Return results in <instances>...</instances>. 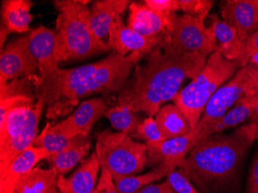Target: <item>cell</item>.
I'll list each match as a JSON object with an SVG mask.
<instances>
[{"mask_svg":"<svg viewBox=\"0 0 258 193\" xmlns=\"http://www.w3.org/2000/svg\"><path fill=\"white\" fill-rule=\"evenodd\" d=\"M202 127L197 124L195 128L181 137L166 139L162 142L147 143L148 166L159 165L172 160H184L185 155L192 150L200 141Z\"/></svg>","mask_w":258,"mask_h":193,"instance_id":"5bb4252c","label":"cell"},{"mask_svg":"<svg viewBox=\"0 0 258 193\" xmlns=\"http://www.w3.org/2000/svg\"><path fill=\"white\" fill-rule=\"evenodd\" d=\"M258 69L251 65L240 68L210 98L198 124L205 130L223 117L240 100L257 93Z\"/></svg>","mask_w":258,"mask_h":193,"instance_id":"ba28073f","label":"cell"},{"mask_svg":"<svg viewBox=\"0 0 258 193\" xmlns=\"http://www.w3.org/2000/svg\"><path fill=\"white\" fill-rule=\"evenodd\" d=\"M247 193H258V150L250 167Z\"/></svg>","mask_w":258,"mask_h":193,"instance_id":"d590c367","label":"cell"},{"mask_svg":"<svg viewBox=\"0 0 258 193\" xmlns=\"http://www.w3.org/2000/svg\"><path fill=\"white\" fill-rule=\"evenodd\" d=\"M136 193H175L167 180L159 184H151L141 188Z\"/></svg>","mask_w":258,"mask_h":193,"instance_id":"8d00e7d4","label":"cell"},{"mask_svg":"<svg viewBox=\"0 0 258 193\" xmlns=\"http://www.w3.org/2000/svg\"><path fill=\"white\" fill-rule=\"evenodd\" d=\"M40 81V76H36L0 84V127H4L12 109L37 102Z\"/></svg>","mask_w":258,"mask_h":193,"instance_id":"7c38bea8","label":"cell"},{"mask_svg":"<svg viewBox=\"0 0 258 193\" xmlns=\"http://www.w3.org/2000/svg\"><path fill=\"white\" fill-rule=\"evenodd\" d=\"M46 96L38 94L37 102L12 109L4 127H0V175L37 139L38 124Z\"/></svg>","mask_w":258,"mask_h":193,"instance_id":"8992f818","label":"cell"},{"mask_svg":"<svg viewBox=\"0 0 258 193\" xmlns=\"http://www.w3.org/2000/svg\"><path fill=\"white\" fill-rule=\"evenodd\" d=\"M256 139H257V140H258V120H257V124H256Z\"/></svg>","mask_w":258,"mask_h":193,"instance_id":"60d3db41","label":"cell"},{"mask_svg":"<svg viewBox=\"0 0 258 193\" xmlns=\"http://www.w3.org/2000/svg\"><path fill=\"white\" fill-rule=\"evenodd\" d=\"M0 193H17V192H16L15 190L11 189V190H7V191H0Z\"/></svg>","mask_w":258,"mask_h":193,"instance_id":"ab89813d","label":"cell"},{"mask_svg":"<svg viewBox=\"0 0 258 193\" xmlns=\"http://www.w3.org/2000/svg\"><path fill=\"white\" fill-rule=\"evenodd\" d=\"M181 162L179 160L169 161L157 165L153 170L144 175L118 177L113 179L120 193H136L141 188L169 175V172L179 167Z\"/></svg>","mask_w":258,"mask_h":193,"instance_id":"484cf974","label":"cell"},{"mask_svg":"<svg viewBox=\"0 0 258 193\" xmlns=\"http://www.w3.org/2000/svg\"><path fill=\"white\" fill-rule=\"evenodd\" d=\"M33 3L30 0H4L2 2V25L11 33H29L33 15Z\"/></svg>","mask_w":258,"mask_h":193,"instance_id":"cb8c5ba5","label":"cell"},{"mask_svg":"<svg viewBox=\"0 0 258 193\" xmlns=\"http://www.w3.org/2000/svg\"><path fill=\"white\" fill-rule=\"evenodd\" d=\"M55 34L56 31L43 26L30 33V49L38 65L40 85L48 82L59 68L53 56Z\"/></svg>","mask_w":258,"mask_h":193,"instance_id":"2e32d148","label":"cell"},{"mask_svg":"<svg viewBox=\"0 0 258 193\" xmlns=\"http://www.w3.org/2000/svg\"><path fill=\"white\" fill-rule=\"evenodd\" d=\"M53 3L58 11L53 48L57 65L111 50L106 42L97 38L91 31L88 2L55 0Z\"/></svg>","mask_w":258,"mask_h":193,"instance_id":"277c9868","label":"cell"},{"mask_svg":"<svg viewBox=\"0 0 258 193\" xmlns=\"http://www.w3.org/2000/svg\"><path fill=\"white\" fill-rule=\"evenodd\" d=\"M257 120L254 117L229 134L217 133L199 141L178 167L179 172L201 185L233 182L256 139Z\"/></svg>","mask_w":258,"mask_h":193,"instance_id":"3957f363","label":"cell"},{"mask_svg":"<svg viewBox=\"0 0 258 193\" xmlns=\"http://www.w3.org/2000/svg\"><path fill=\"white\" fill-rule=\"evenodd\" d=\"M131 137L142 139L146 142V144L166 140L161 132L156 120L151 116L138 124L136 132Z\"/></svg>","mask_w":258,"mask_h":193,"instance_id":"f546056e","label":"cell"},{"mask_svg":"<svg viewBox=\"0 0 258 193\" xmlns=\"http://www.w3.org/2000/svg\"><path fill=\"white\" fill-rule=\"evenodd\" d=\"M135 68L118 93L117 105L153 117L166 101L173 99L187 78L194 79L207 56L175 49L165 38Z\"/></svg>","mask_w":258,"mask_h":193,"instance_id":"6da1fadb","label":"cell"},{"mask_svg":"<svg viewBox=\"0 0 258 193\" xmlns=\"http://www.w3.org/2000/svg\"><path fill=\"white\" fill-rule=\"evenodd\" d=\"M256 114L258 117V105H257V104H256Z\"/></svg>","mask_w":258,"mask_h":193,"instance_id":"b9f144b4","label":"cell"},{"mask_svg":"<svg viewBox=\"0 0 258 193\" xmlns=\"http://www.w3.org/2000/svg\"><path fill=\"white\" fill-rule=\"evenodd\" d=\"M180 10L185 13V15L197 17L204 23L205 19L210 14L214 1L212 0H178Z\"/></svg>","mask_w":258,"mask_h":193,"instance_id":"4dcf8cb0","label":"cell"},{"mask_svg":"<svg viewBox=\"0 0 258 193\" xmlns=\"http://www.w3.org/2000/svg\"><path fill=\"white\" fill-rule=\"evenodd\" d=\"M50 155L43 148L34 146L27 148L0 175V191L14 189L19 178L30 172L40 161L46 159Z\"/></svg>","mask_w":258,"mask_h":193,"instance_id":"ffe728a7","label":"cell"},{"mask_svg":"<svg viewBox=\"0 0 258 193\" xmlns=\"http://www.w3.org/2000/svg\"><path fill=\"white\" fill-rule=\"evenodd\" d=\"M72 139L62 134L54 124L47 122L40 136L35 139L33 146L43 148L50 154L56 153L68 147Z\"/></svg>","mask_w":258,"mask_h":193,"instance_id":"f1b7e54d","label":"cell"},{"mask_svg":"<svg viewBox=\"0 0 258 193\" xmlns=\"http://www.w3.org/2000/svg\"><path fill=\"white\" fill-rule=\"evenodd\" d=\"M155 120L166 139L181 137L192 130L186 117L175 104H169L161 107Z\"/></svg>","mask_w":258,"mask_h":193,"instance_id":"4316f807","label":"cell"},{"mask_svg":"<svg viewBox=\"0 0 258 193\" xmlns=\"http://www.w3.org/2000/svg\"><path fill=\"white\" fill-rule=\"evenodd\" d=\"M210 23L217 39L215 51L228 60L238 62L243 55L244 44L239 38L237 31L216 14L210 16Z\"/></svg>","mask_w":258,"mask_h":193,"instance_id":"7402d4cb","label":"cell"},{"mask_svg":"<svg viewBox=\"0 0 258 193\" xmlns=\"http://www.w3.org/2000/svg\"><path fill=\"white\" fill-rule=\"evenodd\" d=\"M108 109V104L104 98H91L81 103L72 115L54 126L68 139L79 135L88 136L93 125L104 116Z\"/></svg>","mask_w":258,"mask_h":193,"instance_id":"9a60e30c","label":"cell"},{"mask_svg":"<svg viewBox=\"0 0 258 193\" xmlns=\"http://www.w3.org/2000/svg\"><path fill=\"white\" fill-rule=\"evenodd\" d=\"M145 56L139 52L121 56L111 51L95 63L72 69L58 68L48 82L39 86V94L46 95L47 116L65 115L80 100L92 94H118Z\"/></svg>","mask_w":258,"mask_h":193,"instance_id":"7a4b0ae2","label":"cell"},{"mask_svg":"<svg viewBox=\"0 0 258 193\" xmlns=\"http://www.w3.org/2000/svg\"><path fill=\"white\" fill-rule=\"evenodd\" d=\"M91 149V138L88 136H75L72 138L68 147L61 152L50 154L46 160L50 168L55 169L58 175H64L75 168L79 162L89 153Z\"/></svg>","mask_w":258,"mask_h":193,"instance_id":"44dd1931","label":"cell"},{"mask_svg":"<svg viewBox=\"0 0 258 193\" xmlns=\"http://www.w3.org/2000/svg\"><path fill=\"white\" fill-rule=\"evenodd\" d=\"M59 193H61V192H59Z\"/></svg>","mask_w":258,"mask_h":193,"instance_id":"ee69618b","label":"cell"},{"mask_svg":"<svg viewBox=\"0 0 258 193\" xmlns=\"http://www.w3.org/2000/svg\"><path fill=\"white\" fill-rule=\"evenodd\" d=\"M222 20L237 31L243 44L258 30V0H223Z\"/></svg>","mask_w":258,"mask_h":193,"instance_id":"8fae6325","label":"cell"},{"mask_svg":"<svg viewBox=\"0 0 258 193\" xmlns=\"http://www.w3.org/2000/svg\"><path fill=\"white\" fill-rule=\"evenodd\" d=\"M130 4L128 0H98L93 3L90 9V27L95 37L103 41L108 39L111 23L121 17Z\"/></svg>","mask_w":258,"mask_h":193,"instance_id":"d6986e66","label":"cell"},{"mask_svg":"<svg viewBox=\"0 0 258 193\" xmlns=\"http://www.w3.org/2000/svg\"><path fill=\"white\" fill-rule=\"evenodd\" d=\"M92 193H120L116 188L112 175L104 167H101L99 180Z\"/></svg>","mask_w":258,"mask_h":193,"instance_id":"d6a6232c","label":"cell"},{"mask_svg":"<svg viewBox=\"0 0 258 193\" xmlns=\"http://www.w3.org/2000/svg\"><path fill=\"white\" fill-rule=\"evenodd\" d=\"M249 65H253L255 68L258 69V53H254L250 56L248 61Z\"/></svg>","mask_w":258,"mask_h":193,"instance_id":"f35d334b","label":"cell"},{"mask_svg":"<svg viewBox=\"0 0 258 193\" xmlns=\"http://www.w3.org/2000/svg\"><path fill=\"white\" fill-rule=\"evenodd\" d=\"M100 165L96 152L81 162L79 168L71 176L58 175L57 185L61 193H92L96 187Z\"/></svg>","mask_w":258,"mask_h":193,"instance_id":"ac0fdd59","label":"cell"},{"mask_svg":"<svg viewBox=\"0 0 258 193\" xmlns=\"http://www.w3.org/2000/svg\"><path fill=\"white\" fill-rule=\"evenodd\" d=\"M165 36V35H164ZM164 36L146 37L129 28L122 17L116 18L110 27L107 44L111 51L126 56L129 52H139L149 54L162 41Z\"/></svg>","mask_w":258,"mask_h":193,"instance_id":"4fadbf2b","label":"cell"},{"mask_svg":"<svg viewBox=\"0 0 258 193\" xmlns=\"http://www.w3.org/2000/svg\"><path fill=\"white\" fill-rule=\"evenodd\" d=\"M167 181L176 193H199L188 179L179 171H172L167 175Z\"/></svg>","mask_w":258,"mask_h":193,"instance_id":"1f68e13d","label":"cell"},{"mask_svg":"<svg viewBox=\"0 0 258 193\" xmlns=\"http://www.w3.org/2000/svg\"><path fill=\"white\" fill-rule=\"evenodd\" d=\"M240 68L238 62L228 60L214 51L207 58L200 74L174 97L172 101L186 117L192 129L200 122L210 98Z\"/></svg>","mask_w":258,"mask_h":193,"instance_id":"5b68a950","label":"cell"},{"mask_svg":"<svg viewBox=\"0 0 258 193\" xmlns=\"http://www.w3.org/2000/svg\"><path fill=\"white\" fill-rule=\"evenodd\" d=\"M256 53H258V30L245 43L243 55L238 61L240 68L247 66L250 56Z\"/></svg>","mask_w":258,"mask_h":193,"instance_id":"e575fe53","label":"cell"},{"mask_svg":"<svg viewBox=\"0 0 258 193\" xmlns=\"http://www.w3.org/2000/svg\"><path fill=\"white\" fill-rule=\"evenodd\" d=\"M96 154L101 167L113 178L132 176L147 164V146L133 140L124 132L106 130L97 136Z\"/></svg>","mask_w":258,"mask_h":193,"instance_id":"52a82bcc","label":"cell"},{"mask_svg":"<svg viewBox=\"0 0 258 193\" xmlns=\"http://www.w3.org/2000/svg\"><path fill=\"white\" fill-rule=\"evenodd\" d=\"M143 3L151 10L159 13L172 14L180 10L178 0H145Z\"/></svg>","mask_w":258,"mask_h":193,"instance_id":"836d02e7","label":"cell"},{"mask_svg":"<svg viewBox=\"0 0 258 193\" xmlns=\"http://www.w3.org/2000/svg\"><path fill=\"white\" fill-rule=\"evenodd\" d=\"M37 59L30 51V33L7 43L0 56V84L40 76Z\"/></svg>","mask_w":258,"mask_h":193,"instance_id":"30bf717a","label":"cell"},{"mask_svg":"<svg viewBox=\"0 0 258 193\" xmlns=\"http://www.w3.org/2000/svg\"><path fill=\"white\" fill-rule=\"evenodd\" d=\"M10 33V32L4 26H1V29H0V46H1V51L4 49V43H5L7 37H8Z\"/></svg>","mask_w":258,"mask_h":193,"instance_id":"74e56055","label":"cell"},{"mask_svg":"<svg viewBox=\"0 0 258 193\" xmlns=\"http://www.w3.org/2000/svg\"><path fill=\"white\" fill-rule=\"evenodd\" d=\"M57 178L53 168H34L19 178L14 190L17 193H59Z\"/></svg>","mask_w":258,"mask_h":193,"instance_id":"d4e9b609","label":"cell"},{"mask_svg":"<svg viewBox=\"0 0 258 193\" xmlns=\"http://www.w3.org/2000/svg\"><path fill=\"white\" fill-rule=\"evenodd\" d=\"M165 38L177 50L207 56L215 51L217 46L212 27H206L197 17L175 13L169 14Z\"/></svg>","mask_w":258,"mask_h":193,"instance_id":"9c48e42d","label":"cell"},{"mask_svg":"<svg viewBox=\"0 0 258 193\" xmlns=\"http://www.w3.org/2000/svg\"><path fill=\"white\" fill-rule=\"evenodd\" d=\"M256 104L258 105V87H257V93H256Z\"/></svg>","mask_w":258,"mask_h":193,"instance_id":"7bdbcfd3","label":"cell"},{"mask_svg":"<svg viewBox=\"0 0 258 193\" xmlns=\"http://www.w3.org/2000/svg\"><path fill=\"white\" fill-rule=\"evenodd\" d=\"M104 117L108 119L113 127L132 136L136 132L139 121L135 112L124 106L108 107Z\"/></svg>","mask_w":258,"mask_h":193,"instance_id":"83f0119b","label":"cell"},{"mask_svg":"<svg viewBox=\"0 0 258 193\" xmlns=\"http://www.w3.org/2000/svg\"><path fill=\"white\" fill-rule=\"evenodd\" d=\"M127 26L146 37H162L167 30L170 14L149 9L144 3H132L129 6Z\"/></svg>","mask_w":258,"mask_h":193,"instance_id":"e0dca14e","label":"cell"},{"mask_svg":"<svg viewBox=\"0 0 258 193\" xmlns=\"http://www.w3.org/2000/svg\"><path fill=\"white\" fill-rule=\"evenodd\" d=\"M256 96L240 100L215 123L205 130L201 131L200 141L211 135L221 133L227 129L236 127L247 119L257 117L256 114Z\"/></svg>","mask_w":258,"mask_h":193,"instance_id":"603a6c76","label":"cell"}]
</instances>
